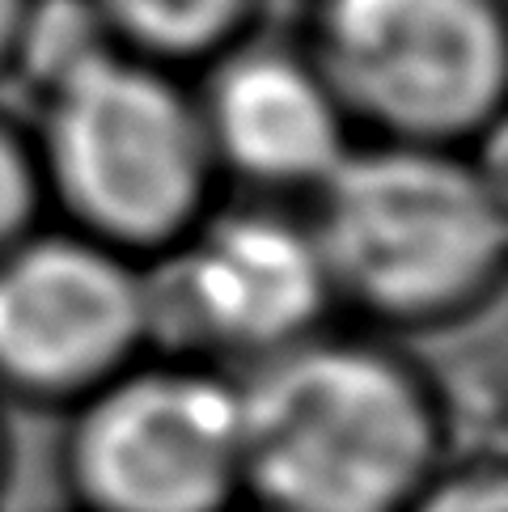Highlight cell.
<instances>
[{"label": "cell", "instance_id": "cell-9", "mask_svg": "<svg viewBox=\"0 0 508 512\" xmlns=\"http://www.w3.org/2000/svg\"><path fill=\"white\" fill-rule=\"evenodd\" d=\"M111 43L132 56L195 72L267 22V0H89Z\"/></svg>", "mask_w": 508, "mask_h": 512}, {"label": "cell", "instance_id": "cell-6", "mask_svg": "<svg viewBox=\"0 0 508 512\" xmlns=\"http://www.w3.org/2000/svg\"><path fill=\"white\" fill-rule=\"evenodd\" d=\"M153 352L242 373L339 318L305 204L221 191L144 259Z\"/></svg>", "mask_w": 508, "mask_h": 512}, {"label": "cell", "instance_id": "cell-3", "mask_svg": "<svg viewBox=\"0 0 508 512\" xmlns=\"http://www.w3.org/2000/svg\"><path fill=\"white\" fill-rule=\"evenodd\" d=\"M47 221L153 259L221 195L191 72L106 47L30 98Z\"/></svg>", "mask_w": 508, "mask_h": 512}, {"label": "cell", "instance_id": "cell-11", "mask_svg": "<svg viewBox=\"0 0 508 512\" xmlns=\"http://www.w3.org/2000/svg\"><path fill=\"white\" fill-rule=\"evenodd\" d=\"M407 512H508V474L500 453H453Z\"/></svg>", "mask_w": 508, "mask_h": 512}, {"label": "cell", "instance_id": "cell-15", "mask_svg": "<svg viewBox=\"0 0 508 512\" xmlns=\"http://www.w3.org/2000/svg\"><path fill=\"white\" fill-rule=\"evenodd\" d=\"M64 512H68V508H64Z\"/></svg>", "mask_w": 508, "mask_h": 512}, {"label": "cell", "instance_id": "cell-4", "mask_svg": "<svg viewBox=\"0 0 508 512\" xmlns=\"http://www.w3.org/2000/svg\"><path fill=\"white\" fill-rule=\"evenodd\" d=\"M293 34L356 136L462 149L504 136L508 0H301Z\"/></svg>", "mask_w": 508, "mask_h": 512}, {"label": "cell", "instance_id": "cell-1", "mask_svg": "<svg viewBox=\"0 0 508 512\" xmlns=\"http://www.w3.org/2000/svg\"><path fill=\"white\" fill-rule=\"evenodd\" d=\"M238 402L254 512H407L458 453L437 369L343 318L242 369Z\"/></svg>", "mask_w": 508, "mask_h": 512}, {"label": "cell", "instance_id": "cell-5", "mask_svg": "<svg viewBox=\"0 0 508 512\" xmlns=\"http://www.w3.org/2000/svg\"><path fill=\"white\" fill-rule=\"evenodd\" d=\"M60 487L68 512H238V373L144 352L60 411Z\"/></svg>", "mask_w": 508, "mask_h": 512}, {"label": "cell", "instance_id": "cell-7", "mask_svg": "<svg viewBox=\"0 0 508 512\" xmlns=\"http://www.w3.org/2000/svg\"><path fill=\"white\" fill-rule=\"evenodd\" d=\"M153 347L144 263L60 221L0 250V402L68 411Z\"/></svg>", "mask_w": 508, "mask_h": 512}, {"label": "cell", "instance_id": "cell-12", "mask_svg": "<svg viewBox=\"0 0 508 512\" xmlns=\"http://www.w3.org/2000/svg\"><path fill=\"white\" fill-rule=\"evenodd\" d=\"M30 9H34V0H0V81H9V68L17 56V43H22Z\"/></svg>", "mask_w": 508, "mask_h": 512}, {"label": "cell", "instance_id": "cell-2", "mask_svg": "<svg viewBox=\"0 0 508 512\" xmlns=\"http://www.w3.org/2000/svg\"><path fill=\"white\" fill-rule=\"evenodd\" d=\"M500 140L360 136L305 204L343 322L390 339L458 331L500 301L508 191Z\"/></svg>", "mask_w": 508, "mask_h": 512}, {"label": "cell", "instance_id": "cell-14", "mask_svg": "<svg viewBox=\"0 0 508 512\" xmlns=\"http://www.w3.org/2000/svg\"><path fill=\"white\" fill-rule=\"evenodd\" d=\"M238 512H254V508H238Z\"/></svg>", "mask_w": 508, "mask_h": 512}, {"label": "cell", "instance_id": "cell-13", "mask_svg": "<svg viewBox=\"0 0 508 512\" xmlns=\"http://www.w3.org/2000/svg\"><path fill=\"white\" fill-rule=\"evenodd\" d=\"M9 470H13V436H9V407L0 402V496L9 487Z\"/></svg>", "mask_w": 508, "mask_h": 512}, {"label": "cell", "instance_id": "cell-8", "mask_svg": "<svg viewBox=\"0 0 508 512\" xmlns=\"http://www.w3.org/2000/svg\"><path fill=\"white\" fill-rule=\"evenodd\" d=\"M221 191L310 204L360 140L293 30L254 26L191 72Z\"/></svg>", "mask_w": 508, "mask_h": 512}, {"label": "cell", "instance_id": "cell-10", "mask_svg": "<svg viewBox=\"0 0 508 512\" xmlns=\"http://www.w3.org/2000/svg\"><path fill=\"white\" fill-rule=\"evenodd\" d=\"M47 221L39 161L26 115H13L0 106V250L26 237L34 225Z\"/></svg>", "mask_w": 508, "mask_h": 512}]
</instances>
